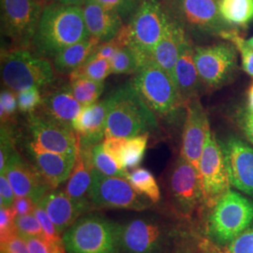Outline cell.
<instances>
[{"mask_svg":"<svg viewBox=\"0 0 253 253\" xmlns=\"http://www.w3.org/2000/svg\"><path fill=\"white\" fill-rule=\"evenodd\" d=\"M89 38L82 7L65 6L54 0L44 6L31 49L40 56L54 59L67 47Z\"/></svg>","mask_w":253,"mask_h":253,"instance_id":"cell-1","label":"cell"},{"mask_svg":"<svg viewBox=\"0 0 253 253\" xmlns=\"http://www.w3.org/2000/svg\"><path fill=\"white\" fill-rule=\"evenodd\" d=\"M106 101L105 138H131L159 130L158 117L145 103L132 82L111 93Z\"/></svg>","mask_w":253,"mask_h":253,"instance_id":"cell-2","label":"cell"},{"mask_svg":"<svg viewBox=\"0 0 253 253\" xmlns=\"http://www.w3.org/2000/svg\"><path fill=\"white\" fill-rule=\"evenodd\" d=\"M121 224L99 214L79 217L62 235L68 253H120Z\"/></svg>","mask_w":253,"mask_h":253,"instance_id":"cell-3","label":"cell"},{"mask_svg":"<svg viewBox=\"0 0 253 253\" xmlns=\"http://www.w3.org/2000/svg\"><path fill=\"white\" fill-rule=\"evenodd\" d=\"M136 89L158 118L175 121L185 103L172 76L152 60H148L135 73L132 80Z\"/></svg>","mask_w":253,"mask_h":253,"instance_id":"cell-4","label":"cell"},{"mask_svg":"<svg viewBox=\"0 0 253 253\" xmlns=\"http://www.w3.org/2000/svg\"><path fill=\"white\" fill-rule=\"evenodd\" d=\"M53 64L29 49L11 48L1 52V79L6 88L18 93L44 87L55 79Z\"/></svg>","mask_w":253,"mask_h":253,"instance_id":"cell-5","label":"cell"},{"mask_svg":"<svg viewBox=\"0 0 253 253\" xmlns=\"http://www.w3.org/2000/svg\"><path fill=\"white\" fill-rule=\"evenodd\" d=\"M171 18L169 9L161 0H144L124 25L126 46L135 51L142 66L150 60L154 48L163 38Z\"/></svg>","mask_w":253,"mask_h":253,"instance_id":"cell-6","label":"cell"},{"mask_svg":"<svg viewBox=\"0 0 253 253\" xmlns=\"http://www.w3.org/2000/svg\"><path fill=\"white\" fill-rule=\"evenodd\" d=\"M253 223V202L230 190L211 208L207 222L208 239L228 246Z\"/></svg>","mask_w":253,"mask_h":253,"instance_id":"cell-7","label":"cell"},{"mask_svg":"<svg viewBox=\"0 0 253 253\" xmlns=\"http://www.w3.org/2000/svg\"><path fill=\"white\" fill-rule=\"evenodd\" d=\"M172 17L191 38H220L234 30L221 17L218 0H167Z\"/></svg>","mask_w":253,"mask_h":253,"instance_id":"cell-8","label":"cell"},{"mask_svg":"<svg viewBox=\"0 0 253 253\" xmlns=\"http://www.w3.org/2000/svg\"><path fill=\"white\" fill-rule=\"evenodd\" d=\"M1 33L12 48L30 49L45 4L40 0H0Z\"/></svg>","mask_w":253,"mask_h":253,"instance_id":"cell-9","label":"cell"},{"mask_svg":"<svg viewBox=\"0 0 253 253\" xmlns=\"http://www.w3.org/2000/svg\"><path fill=\"white\" fill-rule=\"evenodd\" d=\"M237 53L231 42L195 46L194 60L206 90H217L234 80L237 72Z\"/></svg>","mask_w":253,"mask_h":253,"instance_id":"cell-10","label":"cell"},{"mask_svg":"<svg viewBox=\"0 0 253 253\" xmlns=\"http://www.w3.org/2000/svg\"><path fill=\"white\" fill-rule=\"evenodd\" d=\"M92 209H125L144 211L151 206V202L139 194L126 178L106 175L93 169V179L89 191Z\"/></svg>","mask_w":253,"mask_h":253,"instance_id":"cell-11","label":"cell"},{"mask_svg":"<svg viewBox=\"0 0 253 253\" xmlns=\"http://www.w3.org/2000/svg\"><path fill=\"white\" fill-rule=\"evenodd\" d=\"M172 237V231L159 218L134 217L121 224V253H167Z\"/></svg>","mask_w":253,"mask_h":253,"instance_id":"cell-12","label":"cell"},{"mask_svg":"<svg viewBox=\"0 0 253 253\" xmlns=\"http://www.w3.org/2000/svg\"><path fill=\"white\" fill-rule=\"evenodd\" d=\"M170 202L176 213L190 219L204 206L199 171L182 156L172 164L168 176Z\"/></svg>","mask_w":253,"mask_h":253,"instance_id":"cell-13","label":"cell"},{"mask_svg":"<svg viewBox=\"0 0 253 253\" xmlns=\"http://www.w3.org/2000/svg\"><path fill=\"white\" fill-rule=\"evenodd\" d=\"M200 178L206 208H214L224 194L231 190V182L219 141L216 134L208 131L207 141L200 160Z\"/></svg>","mask_w":253,"mask_h":253,"instance_id":"cell-14","label":"cell"},{"mask_svg":"<svg viewBox=\"0 0 253 253\" xmlns=\"http://www.w3.org/2000/svg\"><path fill=\"white\" fill-rule=\"evenodd\" d=\"M27 128L31 141L38 146L54 153L77 155L79 140L73 128L35 113L28 114Z\"/></svg>","mask_w":253,"mask_h":253,"instance_id":"cell-15","label":"cell"},{"mask_svg":"<svg viewBox=\"0 0 253 253\" xmlns=\"http://www.w3.org/2000/svg\"><path fill=\"white\" fill-rule=\"evenodd\" d=\"M231 185L253 198V147L235 135L218 140Z\"/></svg>","mask_w":253,"mask_h":253,"instance_id":"cell-16","label":"cell"},{"mask_svg":"<svg viewBox=\"0 0 253 253\" xmlns=\"http://www.w3.org/2000/svg\"><path fill=\"white\" fill-rule=\"evenodd\" d=\"M209 129L208 115L200 101V98L186 102L180 156L191 163L198 171L200 160Z\"/></svg>","mask_w":253,"mask_h":253,"instance_id":"cell-17","label":"cell"},{"mask_svg":"<svg viewBox=\"0 0 253 253\" xmlns=\"http://www.w3.org/2000/svg\"><path fill=\"white\" fill-rule=\"evenodd\" d=\"M0 173L6 174L17 197H28L38 204L53 190L42 174L18 151L14 154Z\"/></svg>","mask_w":253,"mask_h":253,"instance_id":"cell-18","label":"cell"},{"mask_svg":"<svg viewBox=\"0 0 253 253\" xmlns=\"http://www.w3.org/2000/svg\"><path fill=\"white\" fill-rule=\"evenodd\" d=\"M25 148L31 163L42 174L53 190L68 180L77 155L51 152L38 146L31 140L27 142Z\"/></svg>","mask_w":253,"mask_h":253,"instance_id":"cell-19","label":"cell"},{"mask_svg":"<svg viewBox=\"0 0 253 253\" xmlns=\"http://www.w3.org/2000/svg\"><path fill=\"white\" fill-rule=\"evenodd\" d=\"M194 54L195 45L193 44L192 38L189 35L182 46L179 57L172 72V79L177 86L184 103L200 98V95L206 90L200 79L194 60Z\"/></svg>","mask_w":253,"mask_h":253,"instance_id":"cell-20","label":"cell"},{"mask_svg":"<svg viewBox=\"0 0 253 253\" xmlns=\"http://www.w3.org/2000/svg\"><path fill=\"white\" fill-rule=\"evenodd\" d=\"M45 210L58 233H64L89 209L75 202L64 190H52L38 203Z\"/></svg>","mask_w":253,"mask_h":253,"instance_id":"cell-21","label":"cell"},{"mask_svg":"<svg viewBox=\"0 0 253 253\" xmlns=\"http://www.w3.org/2000/svg\"><path fill=\"white\" fill-rule=\"evenodd\" d=\"M107 119V101L94 102L83 107L73 122V129L82 146L92 147L105 138Z\"/></svg>","mask_w":253,"mask_h":253,"instance_id":"cell-22","label":"cell"},{"mask_svg":"<svg viewBox=\"0 0 253 253\" xmlns=\"http://www.w3.org/2000/svg\"><path fill=\"white\" fill-rule=\"evenodd\" d=\"M82 9L89 36L100 43L112 41L124 26L123 19L117 12L94 0H87Z\"/></svg>","mask_w":253,"mask_h":253,"instance_id":"cell-23","label":"cell"},{"mask_svg":"<svg viewBox=\"0 0 253 253\" xmlns=\"http://www.w3.org/2000/svg\"><path fill=\"white\" fill-rule=\"evenodd\" d=\"M91 148L79 144L76 162L71 172L64 191L75 202L92 209L89 203V191L93 179V163L91 160Z\"/></svg>","mask_w":253,"mask_h":253,"instance_id":"cell-24","label":"cell"},{"mask_svg":"<svg viewBox=\"0 0 253 253\" xmlns=\"http://www.w3.org/2000/svg\"><path fill=\"white\" fill-rule=\"evenodd\" d=\"M41 108V115L43 117L73 129V122L81 112L83 106L74 98L68 84L45 95Z\"/></svg>","mask_w":253,"mask_h":253,"instance_id":"cell-25","label":"cell"},{"mask_svg":"<svg viewBox=\"0 0 253 253\" xmlns=\"http://www.w3.org/2000/svg\"><path fill=\"white\" fill-rule=\"evenodd\" d=\"M189 35L190 34L172 16L163 38L154 48L150 60L172 77V72L179 57L182 46Z\"/></svg>","mask_w":253,"mask_h":253,"instance_id":"cell-26","label":"cell"},{"mask_svg":"<svg viewBox=\"0 0 253 253\" xmlns=\"http://www.w3.org/2000/svg\"><path fill=\"white\" fill-rule=\"evenodd\" d=\"M100 44L98 40L90 37L87 40L67 47L54 56V71L60 74H71L90 58Z\"/></svg>","mask_w":253,"mask_h":253,"instance_id":"cell-27","label":"cell"},{"mask_svg":"<svg viewBox=\"0 0 253 253\" xmlns=\"http://www.w3.org/2000/svg\"><path fill=\"white\" fill-rule=\"evenodd\" d=\"M218 9L224 22L235 29L253 21V0H218Z\"/></svg>","mask_w":253,"mask_h":253,"instance_id":"cell-28","label":"cell"},{"mask_svg":"<svg viewBox=\"0 0 253 253\" xmlns=\"http://www.w3.org/2000/svg\"><path fill=\"white\" fill-rule=\"evenodd\" d=\"M126 179L139 194L146 197L151 203L160 202L161 190L150 171L145 168H135L132 172H128Z\"/></svg>","mask_w":253,"mask_h":253,"instance_id":"cell-29","label":"cell"},{"mask_svg":"<svg viewBox=\"0 0 253 253\" xmlns=\"http://www.w3.org/2000/svg\"><path fill=\"white\" fill-rule=\"evenodd\" d=\"M69 85L74 98L83 107L97 102L104 90V82L93 81L85 78L71 79Z\"/></svg>","mask_w":253,"mask_h":253,"instance_id":"cell-30","label":"cell"},{"mask_svg":"<svg viewBox=\"0 0 253 253\" xmlns=\"http://www.w3.org/2000/svg\"><path fill=\"white\" fill-rule=\"evenodd\" d=\"M111 73L110 60L93 54L85 63L71 73L70 77L71 79L85 78L93 81L104 82Z\"/></svg>","mask_w":253,"mask_h":253,"instance_id":"cell-31","label":"cell"},{"mask_svg":"<svg viewBox=\"0 0 253 253\" xmlns=\"http://www.w3.org/2000/svg\"><path fill=\"white\" fill-rule=\"evenodd\" d=\"M149 133H143L127 139L122 161V167L124 170L127 171L129 168H136L142 163L146 151Z\"/></svg>","mask_w":253,"mask_h":253,"instance_id":"cell-32","label":"cell"},{"mask_svg":"<svg viewBox=\"0 0 253 253\" xmlns=\"http://www.w3.org/2000/svg\"><path fill=\"white\" fill-rule=\"evenodd\" d=\"M110 62L114 74L136 73L142 67L138 54L128 46L120 47Z\"/></svg>","mask_w":253,"mask_h":253,"instance_id":"cell-33","label":"cell"},{"mask_svg":"<svg viewBox=\"0 0 253 253\" xmlns=\"http://www.w3.org/2000/svg\"><path fill=\"white\" fill-rule=\"evenodd\" d=\"M91 160L95 169L110 176H119L126 178L128 172L119 167L108 154L105 152L102 142L91 148Z\"/></svg>","mask_w":253,"mask_h":253,"instance_id":"cell-34","label":"cell"},{"mask_svg":"<svg viewBox=\"0 0 253 253\" xmlns=\"http://www.w3.org/2000/svg\"><path fill=\"white\" fill-rule=\"evenodd\" d=\"M222 40L231 42L235 46L240 54L241 66L245 73L253 78V48L247 43V40L243 39L238 29H234L226 33Z\"/></svg>","mask_w":253,"mask_h":253,"instance_id":"cell-35","label":"cell"},{"mask_svg":"<svg viewBox=\"0 0 253 253\" xmlns=\"http://www.w3.org/2000/svg\"><path fill=\"white\" fill-rule=\"evenodd\" d=\"M18 110L17 95L9 88H4L0 94V120L1 125L11 126Z\"/></svg>","mask_w":253,"mask_h":253,"instance_id":"cell-36","label":"cell"},{"mask_svg":"<svg viewBox=\"0 0 253 253\" xmlns=\"http://www.w3.org/2000/svg\"><path fill=\"white\" fill-rule=\"evenodd\" d=\"M1 143H0V172H2L9 159L17 152L15 147L16 137L12 126L1 125Z\"/></svg>","mask_w":253,"mask_h":253,"instance_id":"cell-37","label":"cell"},{"mask_svg":"<svg viewBox=\"0 0 253 253\" xmlns=\"http://www.w3.org/2000/svg\"><path fill=\"white\" fill-rule=\"evenodd\" d=\"M101 6L117 12L123 19L128 21L135 13L144 0H94Z\"/></svg>","mask_w":253,"mask_h":253,"instance_id":"cell-38","label":"cell"},{"mask_svg":"<svg viewBox=\"0 0 253 253\" xmlns=\"http://www.w3.org/2000/svg\"><path fill=\"white\" fill-rule=\"evenodd\" d=\"M43 97L39 87H30L17 93L18 110L25 114L34 113L42 104Z\"/></svg>","mask_w":253,"mask_h":253,"instance_id":"cell-39","label":"cell"},{"mask_svg":"<svg viewBox=\"0 0 253 253\" xmlns=\"http://www.w3.org/2000/svg\"><path fill=\"white\" fill-rule=\"evenodd\" d=\"M15 225L19 235L23 237H45L35 214L15 217Z\"/></svg>","mask_w":253,"mask_h":253,"instance_id":"cell-40","label":"cell"},{"mask_svg":"<svg viewBox=\"0 0 253 253\" xmlns=\"http://www.w3.org/2000/svg\"><path fill=\"white\" fill-rule=\"evenodd\" d=\"M29 253H66L64 244H57L46 237H24Z\"/></svg>","mask_w":253,"mask_h":253,"instance_id":"cell-41","label":"cell"},{"mask_svg":"<svg viewBox=\"0 0 253 253\" xmlns=\"http://www.w3.org/2000/svg\"><path fill=\"white\" fill-rule=\"evenodd\" d=\"M34 214L36 216L38 220L41 223V226L43 230V233L45 235L46 238L54 243L57 244H64L63 238L62 235L58 233V231L56 230V228L54 226L53 221L51 220V218L47 215L45 210L42 208L41 206H39L37 204Z\"/></svg>","mask_w":253,"mask_h":253,"instance_id":"cell-42","label":"cell"},{"mask_svg":"<svg viewBox=\"0 0 253 253\" xmlns=\"http://www.w3.org/2000/svg\"><path fill=\"white\" fill-rule=\"evenodd\" d=\"M16 215L11 208L0 209V242L18 234L15 225Z\"/></svg>","mask_w":253,"mask_h":253,"instance_id":"cell-43","label":"cell"},{"mask_svg":"<svg viewBox=\"0 0 253 253\" xmlns=\"http://www.w3.org/2000/svg\"><path fill=\"white\" fill-rule=\"evenodd\" d=\"M128 138H121V137H108L104 138L102 145L105 152L118 163L119 167H122V161H123V152L126 145V141ZM124 170V169H123Z\"/></svg>","mask_w":253,"mask_h":253,"instance_id":"cell-44","label":"cell"},{"mask_svg":"<svg viewBox=\"0 0 253 253\" xmlns=\"http://www.w3.org/2000/svg\"><path fill=\"white\" fill-rule=\"evenodd\" d=\"M227 253H253V223L228 245Z\"/></svg>","mask_w":253,"mask_h":253,"instance_id":"cell-45","label":"cell"},{"mask_svg":"<svg viewBox=\"0 0 253 253\" xmlns=\"http://www.w3.org/2000/svg\"><path fill=\"white\" fill-rule=\"evenodd\" d=\"M235 118L236 125L243 132L247 140L253 145V115L241 107L236 110Z\"/></svg>","mask_w":253,"mask_h":253,"instance_id":"cell-46","label":"cell"},{"mask_svg":"<svg viewBox=\"0 0 253 253\" xmlns=\"http://www.w3.org/2000/svg\"><path fill=\"white\" fill-rule=\"evenodd\" d=\"M0 244L1 253H29L26 239L19 234L12 235Z\"/></svg>","mask_w":253,"mask_h":253,"instance_id":"cell-47","label":"cell"},{"mask_svg":"<svg viewBox=\"0 0 253 253\" xmlns=\"http://www.w3.org/2000/svg\"><path fill=\"white\" fill-rule=\"evenodd\" d=\"M15 193L12 189L8 177L4 173H0V206L1 208L12 207L15 200Z\"/></svg>","mask_w":253,"mask_h":253,"instance_id":"cell-48","label":"cell"},{"mask_svg":"<svg viewBox=\"0 0 253 253\" xmlns=\"http://www.w3.org/2000/svg\"><path fill=\"white\" fill-rule=\"evenodd\" d=\"M37 204L28 197H15V200L12 204L11 208L13 209L16 217L18 216H26L34 214Z\"/></svg>","mask_w":253,"mask_h":253,"instance_id":"cell-49","label":"cell"},{"mask_svg":"<svg viewBox=\"0 0 253 253\" xmlns=\"http://www.w3.org/2000/svg\"><path fill=\"white\" fill-rule=\"evenodd\" d=\"M119 48L120 47L112 40L108 42L100 43V45L97 47V50L94 54L102 58L111 60Z\"/></svg>","mask_w":253,"mask_h":253,"instance_id":"cell-50","label":"cell"},{"mask_svg":"<svg viewBox=\"0 0 253 253\" xmlns=\"http://www.w3.org/2000/svg\"><path fill=\"white\" fill-rule=\"evenodd\" d=\"M200 253H227V252H222L217 246L213 243L211 240H204L199 245Z\"/></svg>","mask_w":253,"mask_h":253,"instance_id":"cell-51","label":"cell"},{"mask_svg":"<svg viewBox=\"0 0 253 253\" xmlns=\"http://www.w3.org/2000/svg\"><path fill=\"white\" fill-rule=\"evenodd\" d=\"M243 108L250 114L253 115V80L247 91V99Z\"/></svg>","mask_w":253,"mask_h":253,"instance_id":"cell-52","label":"cell"},{"mask_svg":"<svg viewBox=\"0 0 253 253\" xmlns=\"http://www.w3.org/2000/svg\"><path fill=\"white\" fill-rule=\"evenodd\" d=\"M57 2L63 4L65 6H76L83 7L87 0H56Z\"/></svg>","mask_w":253,"mask_h":253,"instance_id":"cell-53","label":"cell"},{"mask_svg":"<svg viewBox=\"0 0 253 253\" xmlns=\"http://www.w3.org/2000/svg\"><path fill=\"white\" fill-rule=\"evenodd\" d=\"M247 43H248L249 45L251 46L252 48H253V37L250 38L249 40H247Z\"/></svg>","mask_w":253,"mask_h":253,"instance_id":"cell-54","label":"cell"},{"mask_svg":"<svg viewBox=\"0 0 253 253\" xmlns=\"http://www.w3.org/2000/svg\"><path fill=\"white\" fill-rule=\"evenodd\" d=\"M41 2H42L43 4H48V3H51V2H53L54 0H40Z\"/></svg>","mask_w":253,"mask_h":253,"instance_id":"cell-55","label":"cell"}]
</instances>
